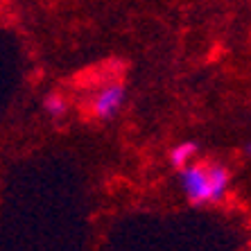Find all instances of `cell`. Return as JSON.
I'll list each match as a JSON object with an SVG mask.
<instances>
[{
  "label": "cell",
  "instance_id": "obj_2",
  "mask_svg": "<svg viewBox=\"0 0 251 251\" xmlns=\"http://www.w3.org/2000/svg\"><path fill=\"white\" fill-rule=\"evenodd\" d=\"M125 100H127V86L123 82H109L93 93L88 109H91L93 118L104 123V120H111L120 113V109L125 106Z\"/></svg>",
  "mask_w": 251,
  "mask_h": 251
},
{
  "label": "cell",
  "instance_id": "obj_1",
  "mask_svg": "<svg viewBox=\"0 0 251 251\" xmlns=\"http://www.w3.org/2000/svg\"><path fill=\"white\" fill-rule=\"evenodd\" d=\"M231 170L217 161H195L179 170V186L190 206L220 204L231 188Z\"/></svg>",
  "mask_w": 251,
  "mask_h": 251
},
{
  "label": "cell",
  "instance_id": "obj_4",
  "mask_svg": "<svg viewBox=\"0 0 251 251\" xmlns=\"http://www.w3.org/2000/svg\"><path fill=\"white\" fill-rule=\"evenodd\" d=\"M41 106H43V111L52 118V120H61V118H66L68 116V111H70L68 100L59 93V91H52V93L43 95Z\"/></svg>",
  "mask_w": 251,
  "mask_h": 251
},
{
  "label": "cell",
  "instance_id": "obj_5",
  "mask_svg": "<svg viewBox=\"0 0 251 251\" xmlns=\"http://www.w3.org/2000/svg\"><path fill=\"white\" fill-rule=\"evenodd\" d=\"M242 154H245L247 158H251V140H247L245 147H242Z\"/></svg>",
  "mask_w": 251,
  "mask_h": 251
},
{
  "label": "cell",
  "instance_id": "obj_3",
  "mask_svg": "<svg viewBox=\"0 0 251 251\" xmlns=\"http://www.w3.org/2000/svg\"><path fill=\"white\" fill-rule=\"evenodd\" d=\"M197 154H199V145L195 140H181V143H176L175 147H170L168 158H170V165L179 172V170L188 168L190 163H195V161H197Z\"/></svg>",
  "mask_w": 251,
  "mask_h": 251
}]
</instances>
